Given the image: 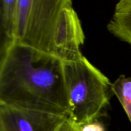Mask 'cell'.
<instances>
[{
	"label": "cell",
	"instance_id": "6",
	"mask_svg": "<svg viewBox=\"0 0 131 131\" xmlns=\"http://www.w3.org/2000/svg\"><path fill=\"white\" fill-rule=\"evenodd\" d=\"M107 29L131 47V0H121L117 3Z\"/></svg>",
	"mask_w": 131,
	"mask_h": 131
},
{
	"label": "cell",
	"instance_id": "4",
	"mask_svg": "<svg viewBox=\"0 0 131 131\" xmlns=\"http://www.w3.org/2000/svg\"><path fill=\"white\" fill-rule=\"evenodd\" d=\"M68 119L0 104V131H58Z\"/></svg>",
	"mask_w": 131,
	"mask_h": 131
},
{
	"label": "cell",
	"instance_id": "7",
	"mask_svg": "<svg viewBox=\"0 0 131 131\" xmlns=\"http://www.w3.org/2000/svg\"><path fill=\"white\" fill-rule=\"evenodd\" d=\"M111 90L121 102L131 123V77L120 76L112 83Z\"/></svg>",
	"mask_w": 131,
	"mask_h": 131
},
{
	"label": "cell",
	"instance_id": "2",
	"mask_svg": "<svg viewBox=\"0 0 131 131\" xmlns=\"http://www.w3.org/2000/svg\"><path fill=\"white\" fill-rule=\"evenodd\" d=\"M85 35L70 0H17L15 43L64 62L80 59Z\"/></svg>",
	"mask_w": 131,
	"mask_h": 131
},
{
	"label": "cell",
	"instance_id": "3",
	"mask_svg": "<svg viewBox=\"0 0 131 131\" xmlns=\"http://www.w3.org/2000/svg\"><path fill=\"white\" fill-rule=\"evenodd\" d=\"M69 119L78 127L96 121L109 103L112 83L84 56L64 62Z\"/></svg>",
	"mask_w": 131,
	"mask_h": 131
},
{
	"label": "cell",
	"instance_id": "5",
	"mask_svg": "<svg viewBox=\"0 0 131 131\" xmlns=\"http://www.w3.org/2000/svg\"><path fill=\"white\" fill-rule=\"evenodd\" d=\"M1 54L15 41L17 0H1Z\"/></svg>",
	"mask_w": 131,
	"mask_h": 131
},
{
	"label": "cell",
	"instance_id": "8",
	"mask_svg": "<svg viewBox=\"0 0 131 131\" xmlns=\"http://www.w3.org/2000/svg\"><path fill=\"white\" fill-rule=\"evenodd\" d=\"M80 131H106V129L102 123L96 120L80 127Z\"/></svg>",
	"mask_w": 131,
	"mask_h": 131
},
{
	"label": "cell",
	"instance_id": "9",
	"mask_svg": "<svg viewBox=\"0 0 131 131\" xmlns=\"http://www.w3.org/2000/svg\"><path fill=\"white\" fill-rule=\"evenodd\" d=\"M58 131H80V127L76 126L70 119H68Z\"/></svg>",
	"mask_w": 131,
	"mask_h": 131
},
{
	"label": "cell",
	"instance_id": "1",
	"mask_svg": "<svg viewBox=\"0 0 131 131\" xmlns=\"http://www.w3.org/2000/svg\"><path fill=\"white\" fill-rule=\"evenodd\" d=\"M0 104L69 118L64 61L14 43L1 54Z\"/></svg>",
	"mask_w": 131,
	"mask_h": 131
}]
</instances>
